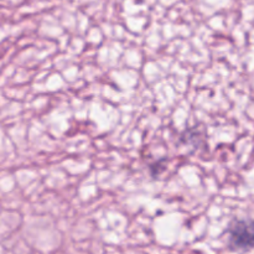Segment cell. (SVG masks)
<instances>
[{
	"mask_svg": "<svg viewBox=\"0 0 254 254\" xmlns=\"http://www.w3.org/2000/svg\"><path fill=\"white\" fill-rule=\"evenodd\" d=\"M230 247L236 251L254 248V220H233L228 225Z\"/></svg>",
	"mask_w": 254,
	"mask_h": 254,
	"instance_id": "obj_1",
	"label": "cell"
}]
</instances>
